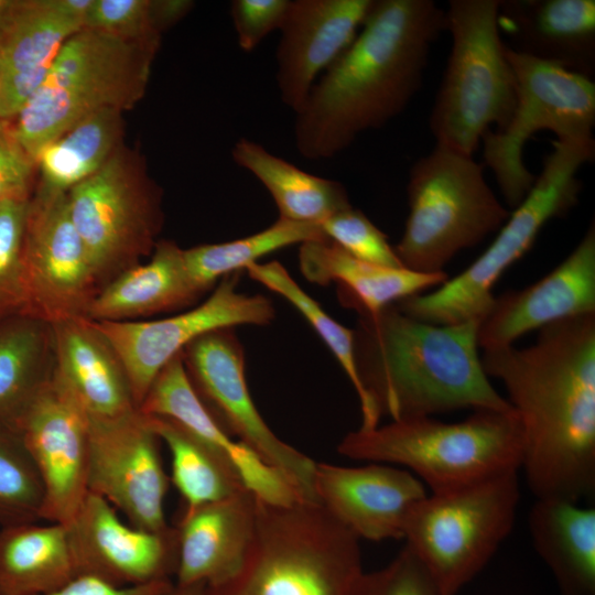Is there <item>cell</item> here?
I'll list each match as a JSON object with an SVG mask.
<instances>
[{
  "instance_id": "cb8c5ba5",
  "label": "cell",
  "mask_w": 595,
  "mask_h": 595,
  "mask_svg": "<svg viewBox=\"0 0 595 595\" xmlns=\"http://www.w3.org/2000/svg\"><path fill=\"white\" fill-rule=\"evenodd\" d=\"M83 24L53 0L14 1L0 19V120L15 118L44 82L66 40Z\"/></svg>"
},
{
  "instance_id": "7dc6e473",
  "label": "cell",
  "mask_w": 595,
  "mask_h": 595,
  "mask_svg": "<svg viewBox=\"0 0 595 595\" xmlns=\"http://www.w3.org/2000/svg\"><path fill=\"white\" fill-rule=\"evenodd\" d=\"M206 584L176 585L162 595H204Z\"/></svg>"
},
{
  "instance_id": "52a82bcc",
  "label": "cell",
  "mask_w": 595,
  "mask_h": 595,
  "mask_svg": "<svg viewBox=\"0 0 595 595\" xmlns=\"http://www.w3.org/2000/svg\"><path fill=\"white\" fill-rule=\"evenodd\" d=\"M594 155V138L554 141L540 175L489 247L463 272L431 293L416 294L394 305L411 317L435 325L480 323L493 304L491 290L501 274L530 250L548 221L563 216L576 204L581 192L578 170Z\"/></svg>"
},
{
  "instance_id": "ab89813d",
  "label": "cell",
  "mask_w": 595,
  "mask_h": 595,
  "mask_svg": "<svg viewBox=\"0 0 595 595\" xmlns=\"http://www.w3.org/2000/svg\"><path fill=\"white\" fill-rule=\"evenodd\" d=\"M353 595H448L405 545L386 566L363 572Z\"/></svg>"
},
{
  "instance_id": "8992f818",
  "label": "cell",
  "mask_w": 595,
  "mask_h": 595,
  "mask_svg": "<svg viewBox=\"0 0 595 595\" xmlns=\"http://www.w3.org/2000/svg\"><path fill=\"white\" fill-rule=\"evenodd\" d=\"M158 44L87 28L69 36L11 128L32 161L83 119L106 109L132 108L145 93Z\"/></svg>"
},
{
  "instance_id": "4fadbf2b",
  "label": "cell",
  "mask_w": 595,
  "mask_h": 595,
  "mask_svg": "<svg viewBox=\"0 0 595 595\" xmlns=\"http://www.w3.org/2000/svg\"><path fill=\"white\" fill-rule=\"evenodd\" d=\"M187 376L219 425L279 470L305 501L314 491L316 463L280 440L267 425L250 396L244 347L234 328L206 333L182 351Z\"/></svg>"
},
{
  "instance_id": "5b68a950",
  "label": "cell",
  "mask_w": 595,
  "mask_h": 595,
  "mask_svg": "<svg viewBox=\"0 0 595 595\" xmlns=\"http://www.w3.org/2000/svg\"><path fill=\"white\" fill-rule=\"evenodd\" d=\"M359 539L320 502L257 499L256 530L240 570L204 595H353Z\"/></svg>"
},
{
  "instance_id": "1f68e13d",
  "label": "cell",
  "mask_w": 595,
  "mask_h": 595,
  "mask_svg": "<svg viewBox=\"0 0 595 595\" xmlns=\"http://www.w3.org/2000/svg\"><path fill=\"white\" fill-rule=\"evenodd\" d=\"M54 368L52 324L28 313L0 320V424L15 428Z\"/></svg>"
},
{
  "instance_id": "44dd1931",
  "label": "cell",
  "mask_w": 595,
  "mask_h": 595,
  "mask_svg": "<svg viewBox=\"0 0 595 595\" xmlns=\"http://www.w3.org/2000/svg\"><path fill=\"white\" fill-rule=\"evenodd\" d=\"M374 0H291L280 29L275 80L296 113L323 72L350 45Z\"/></svg>"
},
{
  "instance_id": "f35d334b",
  "label": "cell",
  "mask_w": 595,
  "mask_h": 595,
  "mask_svg": "<svg viewBox=\"0 0 595 595\" xmlns=\"http://www.w3.org/2000/svg\"><path fill=\"white\" fill-rule=\"evenodd\" d=\"M324 235L357 259L388 268H403L388 237L351 205L320 224Z\"/></svg>"
},
{
  "instance_id": "9a60e30c",
  "label": "cell",
  "mask_w": 595,
  "mask_h": 595,
  "mask_svg": "<svg viewBox=\"0 0 595 595\" xmlns=\"http://www.w3.org/2000/svg\"><path fill=\"white\" fill-rule=\"evenodd\" d=\"M28 314L50 324L86 316L101 290L73 224L67 193L39 186L24 231Z\"/></svg>"
},
{
  "instance_id": "d6986e66",
  "label": "cell",
  "mask_w": 595,
  "mask_h": 595,
  "mask_svg": "<svg viewBox=\"0 0 595 595\" xmlns=\"http://www.w3.org/2000/svg\"><path fill=\"white\" fill-rule=\"evenodd\" d=\"M595 313V226L549 274L522 290L495 296L477 331L483 349L513 345L552 323Z\"/></svg>"
},
{
  "instance_id": "e0dca14e",
  "label": "cell",
  "mask_w": 595,
  "mask_h": 595,
  "mask_svg": "<svg viewBox=\"0 0 595 595\" xmlns=\"http://www.w3.org/2000/svg\"><path fill=\"white\" fill-rule=\"evenodd\" d=\"M89 420L54 368L15 424L42 480L41 520L69 523L88 494Z\"/></svg>"
},
{
  "instance_id": "ee69618b",
  "label": "cell",
  "mask_w": 595,
  "mask_h": 595,
  "mask_svg": "<svg viewBox=\"0 0 595 595\" xmlns=\"http://www.w3.org/2000/svg\"><path fill=\"white\" fill-rule=\"evenodd\" d=\"M170 580L118 586L93 575H78L64 586L43 595H162L173 587Z\"/></svg>"
},
{
  "instance_id": "bcb514c9",
  "label": "cell",
  "mask_w": 595,
  "mask_h": 595,
  "mask_svg": "<svg viewBox=\"0 0 595 595\" xmlns=\"http://www.w3.org/2000/svg\"><path fill=\"white\" fill-rule=\"evenodd\" d=\"M53 2L63 15L84 25V20L94 0H53Z\"/></svg>"
},
{
  "instance_id": "ffe728a7",
  "label": "cell",
  "mask_w": 595,
  "mask_h": 595,
  "mask_svg": "<svg viewBox=\"0 0 595 595\" xmlns=\"http://www.w3.org/2000/svg\"><path fill=\"white\" fill-rule=\"evenodd\" d=\"M318 502L359 540L403 539L407 518L428 493L409 470L382 463L345 467L316 463Z\"/></svg>"
},
{
  "instance_id": "60d3db41",
  "label": "cell",
  "mask_w": 595,
  "mask_h": 595,
  "mask_svg": "<svg viewBox=\"0 0 595 595\" xmlns=\"http://www.w3.org/2000/svg\"><path fill=\"white\" fill-rule=\"evenodd\" d=\"M83 28L129 41H159L151 0H94Z\"/></svg>"
},
{
  "instance_id": "7402d4cb",
  "label": "cell",
  "mask_w": 595,
  "mask_h": 595,
  "mask_svg": "<svg viewBox=\"0 0 595 595\" xmlns=\"http://www.w3.org/2000/svg\"><path fill=\"white\" fill-rule=\"evenodd\" d=\"M138 409L173 421L208 446L256 499L275 506L305 501L279 470L219 425L195 391L182 354L159 372Z\"/></svg>"
},
{
  "instance_id": "6da1fadb",
  "label": "cell",
  "mask_w": 595,
  "mask_h": 595,
  "mask_svg": "<svg viewBox=\"0 0 595 595\" xmlns=\"http://www.w3.org/2000/svg\"><path fill=\"white\" fill-rule=\"evenodd\" d=\"M521 424V469L536 499L580 504L595 493V313L540 329L533 345L484 349Z\"/></svg>"
},
{
  "instance_id": "7c38bea8",
  "label": "cell",
  "mask_w": 595,
  "mask_h": 595,
  "mask_svg": "<svg viewBox=\"0 0 595 595\" xmlns=\"http://www.w3.org/2000/svg\"><path fill=\"white\" fill-rule=\"evenodd\" d=\"M67 201L101 289L153 251L162 226L159 192L119 150Z\"/></svg>"
},
{
  "instance_id": "484cf974",
  "label": "cell",
  "mask_w": 595,
  "mask_h": 595,
  "mask_svg": "<svg viewBox=\"0 0 595 595\" xmlns=\"http://www.w3.org/2000/svg\"><path fill=\"white\" fill-rule=\"evenodd\" d=\"M55 372L94 418H113L137 408L117 353L86 316L52 324Z\"/></svg>"
},
{
  "instance_id": "5bb4252c",
  "label": "cell",
  "mask_w": 595,
  "mask_h": 595,
  "mask_svg": "<svg viewBox=\"0 0 595 595\" xmlns=\"http://www.w3.org/2000/svg\"><path fill=\"white\" fill-rule=\"evenodd\" d=\"M240 275L241 271L227 274L204 302L181 314L154 321H94L122 363L137 408L159 372L199 336L273 321L271 300L238 291Z\"/></svg>"
},
{
  "instance_id": "83f0119b",
  "label": "cell",
  "mask_w": 595,
  "mask_h": 595,
  "mask_svg": "<svg viewBox=\"0 0 595 595\" xmlns=\"http://www.w3.org/2000/svg\"><path fill=\"white\" fill-rule=\"evenodd\" d=\"M201 291L192 281L175 242L155 244L151 259L107 283L95 296L86 317L95 322H127L193 304Z\"/></svg>"
},
{
  "instance_id": "f546056e",
  "label": "cell",
  "mask_w": 595,
  "mask_h": 595,
  "mask_svg": "<svg viewBox=\"0 0 595 595\" xmlns=\"http://www.w3.org/2000/svg\"><path fill=\"white\" fill-rule=\"evenodd\" d=\"M76 576L65 524L0 527V595H43Z\"/></svg>"
},
{
  "instance_id": "2e32d148",
  "label": "cell",
  "mask_w": 595,
  "mask_h": 595,
  "mask_svg": "<svg viewBox=\"0 0 595 595\" xmlns=\"http://www.w3.org/2000/svg\"><path fill=\"white\" fill-rule=\"evenodd\" d=\"M160 442L139 409L113 418L90 416L88 491L106 499L131 526L153 532L170 528Z\"/></svg>"
},
{
  "instance_id": "e575fe53",
  "label": "cell",
  "mask_w": 595,
  "mask_h": 595,
  "mask_svg": "<svg viewBox=\"0 0 595 595\" xmlns=\"http://www.w3.org/2000/svg\"><path fill=\"white\" fill-rule=\"evenodd\" d=\"M147 416L160 441L169 448L171 479L185 501V509L247 490L227 465L199 440L169 419Z\"/></svg>"
},
{
  "instance_id": "4dcf8cb0",
  "label": "cell",
  "mask_w": 595,
  "mask_h": 595,
  "mask_svg": "<svg viewBox=\"0 0 595 595\" xmlns=\"http://www.w3.org/2000/svg\"><path fill=\"white\" fill-rule=\"evenodd\" d=\"M234 162L251 173L270 193L279 218L320 225L351 204L345 186L310 174L247 138L231 149Z\"/></svg>"
},
{
  "instance_id": "30bf717a",
  "label": "cell",
  "mask_w": 595,
  "mask_h": 595,
  "mask_svg": "<svg viewBox=\"0 0 595 595\" xmlns=\"http://www.w3.org/2000/svg\"><path fill=\"white\" fill-rule=\"evenodd\" d=\"M518 475L426 495L411 509L405 545L446 594L457 595L473 581L512 531L521 497Z\"/></svg>"
},
{
  "instance_id": "277c9868",
  "label": "cell",
  "mask_w": 595,
  "mask_h": 595,
  "mask_svg": "<svg viewBox=\"0 0 595 595\" xmlns=\"http://www.w3.org/2000/svg\"><path fill=\"white\" fill-rule=\"evenodd\" d=\"M523 434L515 410L478 409L445 423L432 416L391 420L371 430L346 434L339 454L355 461L404 468L431 494L457 490L519 472Z\"/></svg>"
},
{
  "instance_id": "9c48e42d",
  "label": "cell",
  "mask_w": 595,
  "mask_h": 595,
  "mask_svg": "<svg viewBox=\"0 0 595 595\" xmlns=\"http://www.w3.org/2000/svg\"><path fill=\"white\" fill-rule=\"evenodd\" d=\"M409 215L394 251L403 268L444 272L461 250L499 229L510 213L494 194L483 164L435 144L412 165L407 185Z\"/></svg>"
},
{
  "instance_id": "7a4b0ae2",
  "label": "cell",
  "mask_w": 595,
  "mask_h": 595,
  "mask_svg": "<svg viewBox=\"0 0 595 595\" xmlns=\"http://www.w3.org/2000/svg\"><path fill=\"white\" fill-rule=\"evenodd\" d=\"M446 29L432 0H374L350 45L295 113L300 155L331 159L401 113L420 89L432 43Z\"/></svg>"
},
{
  "instance_id": "b9f144b4",
  "label": "cell",
  "mask_w": 595,
  "mask_h": 595,
  "mask_svg": "<svg viewBox=\"0 0 595 595\" xmlns=\"http://www.w3.org/2000/svg\"><path fill=\"white\" fill-rule=\"evenodd\" d=\"M291 0H234L230 15L237 41L245 52L253 51L271 32L282 28Z\"/></svg>"
},
{
  "instance_id": "74e56055",
  "label": "cell",
  "mask_w": 595,
  "mask_h": 595,
  "mask_svg": "<svg viewBox=\"0 0 595 595\" xmlns=\"http://www.w3.org/2000/svg\"><path fill=\"white\" fill-rule=\"evenodd\" d=\"M30 198L0 204V320L28 313L24 231Z\"/></svg>"
},
{
  "instance_id": "3957f363",
  "label": "cell",
  "mask_w": 595,
  "mask_h": 595,
  "mask_svg": "<svg viewBox=\"0 0 595 595\" xmlns=\"http://www.w3.org/2000/svg\"><path fill=\"white\" fill-rule=\"evenodd\" d=\"M479 322L435 325L394 304L360 315L357 372L380 419L432 416L459 409L513 410L491 385L478 355Z\"/></svg>"
},
{
  "instance_id": "f1b7e54d",
  "label": "cell",
  "mask_w": 595,
  "mask_h": 595,
  "mask_svg": "<svg viewBox=\"0 0 595 595\" xmlns=\"http://www.w3.org/2000/svg\"><path fill=\"white\" fill-rule=\"evenodd\" d=\"M533 548L561 595H595V509L536 499L528 515Z\"/></svg>"
},
{
  "instance_id": "7bdbcfd3",
  "label": "cell",
  "mask_w": 595,
  "mask_h": 595,
  "mask_svg": "<svg viewBox=\"0 0 595 595\" xmlns=\"http://www.w3.org/2000/svg\"><path fill=\"white\" fill-rule=\"evenodd\" d=\"M18 143L11 129L0 123V204L13 198H29L34 166Z\"/></svg>"
},
{
  "instance_id": "f6af8a7d",
  "label": "cell",
  "mask_w": 595,
  "mask_h": 595,
  "mask_svg": "<svg viewBox=\"0 0 595 595\" xmlns=\"http://www.w3.org/2000/svg\"><path fill=\"white\" fill-rule=\"evenodd\" d=\"M190 0H151V15L155 29L161 34L184 18L192 7Z\"/></svg>"
},
{
  "instance_id": "d4e9b609",
  "label": "cell",
  "mask_w": 595,
  "mask_h": 595,
  "mask_svg": "<svg viewBox=\"0 0 595 595\" xmlns=\"http://www.w3.org/2000/svg\"><path fill=\"white\" fill-rule=\"evenodd\" d=\"M498 25L512 41L507 45L512 51L594 75V0L501 1Z\"/></svg>"
},
{
  "instance_id": "4316f807",
  "label": "cell",
  "mask_w": 595,
  "mask_h": 595,
  "mask_svg": "<svg viewBox=\"0 0 595 595\" xmlns=\"http://www.w3.org/2000/svg\"><path fill=\"white\" fill-rule=\"evenodd\" d=\"M299 267L312 283L328 285L337 282L344 302L360 315H376L403 299L440 286L447 280L445 272L422 273L357 259L329 239L300 245Z\"/></svg>"
},
{
  "instance_id": "c3c4849f",
  "label": "cell",
  "mask_w": 595,
  "mask_h": 595,
  "mask_svg": "<svg viewBox=\"0 0 595 595\" xmlns=\"http://www.w3.org/2000/svg\"><path fill=\"white\" fill-rule=\"evenodd\" d=\"M13 2L14 0H0V19L7 13Z\"/></svg>"
},
{
  "instance_id": "8fae6325",
  "label": "cell",
  "mask_w": 595,
  "mask_h": 595,
  "mask_svg": "<svg viewBox=\"0 0 595 595\" xmlns=\"http://www.w3.org/2000/svg\"><path fill=\"white\" fill-rule=\"evenodd\" d=\"M506 53L516 80L515 108L507 126L486 132L482 142L484 163L494 173L505 202L515 209L536 181L522 158L534 133L548 130L556 140L593 138L595 84L587 76L508 46Z\"/></svg>"
},
{
  "instance_id": "d6a6232c",
  "label": "cell",
  "mask_w": 595,
  "mask_h": 595,
  "mask_svg": "<svg viewBox=\"0 0 595 595\" xmlns=\"http://www.w3.org/2000/svg\"><path fill=\"white\" fill-rule=\"evenodd\" d=\"M121 111L96 112L44 145L34 159L40 185L67 193L98 170L119 150Z\"/></svg>"
},
{
  "instance_id": "836d02e7",
  "label": "cell",
  "mask_w": 595,
  "mask_h": 595,
  "mask_svg": "<svg viewBox=\"0 0 595 595\" xmlns=\"http://www.w3.org/2000/svg\"><path fill=\"white\" fill-rule=\"evenodd\" d=\"M320 225L278 218L266 229L247 237L183 249L184 262L196 288L204 294L227 274L273 251L306 241L327 240Z\"/></svg>"
},
{
  "instance_id": "ac0fdd59",
  "label": "cell",
  "mask_w": 595,
  "mask_h": 595,
  "mask_svg": "<svg viewBox=\"0 0 595 595\" xmlns=\"http://www.w3.org/2000/svg\"><path fill=\"white\" fill-rule=\"evenodd\" d=\"M78 575H93L118 586L169 580L177 565V533L125 523L102 497L89 493L65 524Z\"/></svg>"
},
{
  "instance_id": "d590c367",
  "label": "cell",
  "mask_w": 595,
  "mask_h": 595,
  "mask_svg": "<svg viewBox=\"0 0 595 595\" xmlns=\"http://www.w3.org/2000/svg\"><path fill=\"white\" fill-rule=\"evenodd\" d=\"M244 270L248 272L252 280L290 302L316 331L344 369L358 396L361 411V425L359 429L371 430L378 426L380 419L374 412L357 372L354 331L331 317L294 281L280 262H253Z\"/></svg>"
},
{
  "instance_id": "603a6c76",
  "label": "cell",
  "mask_w": 595,
  "mask_h": 595,
  "mask_svg": "<svg viewBox=\"0 0 595 595\" xmlns=\"http://www.w3.org/2000/svg\"><path fill=\"white\" fill-rule=\"evenodd\" d=\"M257 499L245 490L185 509L176 529V585L219 584L241 567L256 530Z\"/></svg>"
},
{
  "instance_id": "8d00e7d4",
  "label": "cell",
  "mask_w": 595,
  "mask_h": 595,
  "mask_svg": "<svg viewBox=\"0 0 595 595\" xmlns=\"http://www.w3.org/2000/svg\"><path fill=\"white\" fill-rule=\"evenodd\" d=\"M44 490L20 432L0 424V527L41 520Z\"/></svg>"
},
{
  "instance_id": "ba28073f",
  "label": "cell",
  "mask_w": 595,
  "mask_h": 595,
  "mask_svg": "<svg viewBox=\"0 0 595 595\" xmlns=\"http://www.w3.org/2000/svg\"><path fill=\"white\" fill-rule=\"evenodd\" d=\"M501 0H451L447 65L430 116L436 144L473 156L488 131L515 108L516 80L498 25Z\"/></svg>"
}]
</instances>
